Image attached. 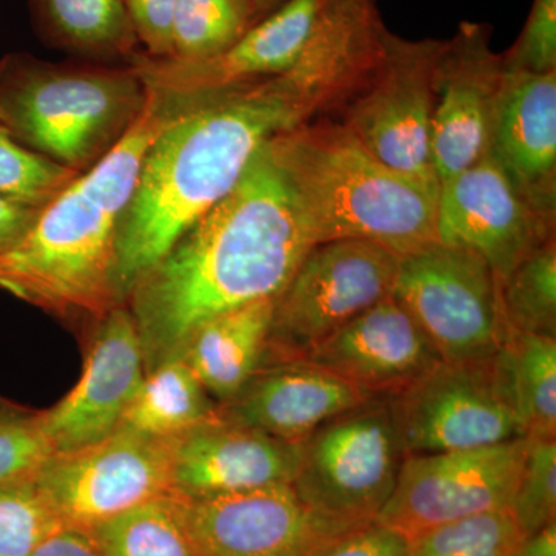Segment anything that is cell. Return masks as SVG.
I'll list each match as a JSON object with an SVG mask.
<instances>
[{
    "instance_id": "obj_30",
    "label": "cell",
    "mask_w": 556,
    "mask_h": 556,
    "mask_svg": "<svg viewBox=\"0 0 556 556\" xmlns=\"http://www.w3.org/2000/svg\"><path fill=\"white\" fill-rule=\"evenodd\" d=\"M64 527L35 478L0 484V556H30Z\"/></svg>"
},
{
    "instance_id": "obj_10",
    "label": "cell",
    "mask_w": 556,
    "mask_h": 556,
    "mask_svg": "<svg viewBox=\"0 0 556 556\" xmlns=\"http://www.w3.org/2000/svg\"><path fill=\"white\" fill-rule=\"evenodd\" d=\"M442 46L444 40H409L390 31L378 68L338 110L339 123L391 169L437 177L431 121L434 68Z\"/></svg>"
},
{
    "instance_id": "obj_14",
    "label": "cell",
    "mask_w": 556,
    "mask_h": 556,
    "mask_svg": "<svg viewBox=\"0 0 556 556\" xmlns=\"http://www.w3.org/2000/svg\"><path fill=\"white\" fill-rule=\"evenodd\" d=\"M177 497L201 556H316L336 538L364 526L318 514L292 484Z\"/></svg>"
},
{
    "instance_id": "obj_34",
    "label": "cell",
    "mask_w": 556,
    "mask_h": 556,
    "mask_svg": "<svg viewBox=\"0 0 556 556\" xmlns=\"http://www.w3.org/2000/svg\"><path fill=\"white\" fill-rule=\"evenodd\" d=\"M503 60L506 70L556 72V0H533L521 35Z\"/></svg>"
},
{
    "instance_id": "obj_7",
    "label": "cell",
    "mask_w": 556,
    "mask_h": 556,
    "mask_svg": "<svg viewBox=\"0 0 556 556\" xmlns=\"http://www.w3.org/2000/svg\"><path fill=\"white\" fill-rule=\"evenodd\" d=\"M399 263V255L371 241L314 244L274 303L262 365L300 361L380 300L390 298Z\"/></svg>"
},
{
    "instance_id": "obj_29",
    "label": "cell",
    "mask_w": 556,
    "mask_h": 556,
    "mask_svg": "<svg viewBox=\"0 0 556 556\" xmlns=\"http://www.w3.org/2000/svg\"><path fill=\"white\" fill-rule=\"evenodd\" d=\"M526 535L510 508L434 527L408 540V556H518Z\"/></svg>"
},
{
    "instance_id": "obj_41",
    "label": "cell",
    "mask_w": 556,
    "mask_h": 556,
    "mask_svg": "<svg viewBox=\"0 0 556 556\" xmlns=\"http://www.w3.org/2000/svg\"><path fill=\"white\" fill-rule=\"evenodd\" d=\"M402 556H408V552H407V554H405V555H402Z\"/></svg>"
},
{
    "instance_id": "obj_39",
    "label": "cell",
    "mask_w": 556,
    "mask_h": 556,
    "mask_svg": "<svg viewBox=\"0 0 556 556\" xmlns=\"http://www.w3.org/2000/svg\"><path fill=\"white\" fill-rule=\"evenodd\" d=\"M518 556H556V522L526 536Z\"/></svg>"
},
{
    "instance_id": "obj_33",
    "label": "cell",
    "mask_w": 556,
    "mask_h": 556,
    "mask_svg": "<svg viewBox=\"0 0 556 556\" xmlns=\"http://www.w3.org/2000/svg\"><path fill=\"white\" fill-rule=\"evenodd\" d=\"M53 455L40 430L38 413L0 404V484L38 475Z\"/></svg>"
},
{
    "instance_id": "obj_6",
    "label": "cell",
    "mask_w": 556,
    "mask_h": 556,
    "mask_svg": "<svg viewBox=\"0 0 556 556\" xmlns=\"http://www.w3.org/2000/svg\"><path fill=\"white\" fill-rule=\"evenodd\" d=\"M405 453L388 396H375L329 420L299 445L292 486L327 517L378 519L396 486Z\"/></svg>"
},
{
    "instance_id": "obj_17",
    "label": "cell",
    "mask_w": 556,
    "mask_h": 556,
    "mask_svg": "<svg viewBox=\"0 0 556 556\" xmlns=\"http://www.w3.org/2000/svg\"><path fill=\"white\" fill-rule=\"evenodd\" d=\"M83 375L72 391L38 413L53 455L110 437L146 378L137 325L124 303L89 324Z\"/></svg>"
},
{
    "instance_id": "obj_28",
    "label": "cell",
    "mask_w": 556,
    "mask_h": 556,
    "mask_svg": "<svg viewBox=\"0 0 556 556\" xmlns=\"http://www.w3.org/2000/svg\"><path fill=\"white\" fill-rule=\"evenodd\" d=\"M500 295L508 331L556 338L555 237L500 281Z\"/></svg>"
},
{
    "instance_id": "obj_16",
    "label": "cell",
    "mask_w": 556,
    "mask_h": 556,
    "mask_svg": "<svg viewBox=\"0 0 556 556\" xmlns=\"http://www.w3.org/2000/svg\"><path fill=\"white\" fill-rule=\"evenodd\" d=\"M438 241L479 255L503 280L555 237L548 222L519 193L492 153L439 182Z\"/></svg>"
},
{
    "instance_id": "obj_12",
    "label": "cell",
    "mask_w": 556,
    "mask_h": 556,
    "mask_svg": "<svg viewBox=\"0 0 556 556\" xmlns=\"http://www.w3.org/2000/svg\"><path fill=\"white\" fill-rule=\"evenodd\" d=\"M172 448L174 439L118 428L87 447L51 455L35 482L65 526L91 532L131 508L174 495Z\"/></svg>"
},
{
    "instance_id": "obj_1",
    "label": "cell",
    "mask_w": 556,
    "mask_h": 556,
    "mask_svg": "<svg viewBox=\"0 0 556 556\" xmlns=\"http://www.w3.org/2000/svg\"><path fill=\"white\" fill-rule=\"evenodd\" d=\"M314 244L269 139L228 195L131 288L124 305L137 325L146 372L181 358L207 321L277 299Z\"/></svg>"
},
{
    "instance_id": "obj_5",
    "label": "cell",
    "mask_w": 556,
    "mask_h": 556,
    "mask_svg": "<svg viewBox=\"0 0 556 556\" xmlns=\"http://www.w3.org/2000/svg\"><path fill=\"white\" fill-rule=\"evenodd\" d=\"M148 105L130 62L0 58V126L31 152L80 175L126 138Z\"/></svg>"
},
{
    "instance_id": "obj_38",
    "label": "cell",
    "mask_w": 556,
    "mask_h": 556,
    "mask_svg": "<svg viewBox=\"0 0 556 556\" xmlns=\"http://www.w3.org/2000/svg\"><path fill=\"white\" fill-rule=\"evenodd\" d=\"M30 556H104L97 538L90 532L64 527L47 538Z\"/></svg>"
},
{
    "instance_id": "obj_3",
    "label": "cell",
    "mask_w": 556,
    "mask_h": 556,
    "mask_svg": "<svg viewBox=\"0 0 556 556\" xmlns=\"http://www.w3.org/2000/svg\"><path fill=\"white\" fill-rule=\"evenodd\" d=\"M170 119L149 101L112 152L78 175L10 251L0 255V289L51 316L89 325L112 306L116 237L146 150Z\"/></svg>"
},
{
    "instance_id": "obj_26",
    "label": "cell",
    "mask_w": 556,
    "mask_h": 556,
    "mask_svg": "<svg viewBox=\"0 0 556 556\" xmlns=\"http://www.w3.org/2000/svg\"><path fill=\"white\" fill-rule=\"evenodd\" d=\"M104 556H201L178 497H159L91 530Z\"/></svg>"
},
{
    "instance_id": "obj_40",
    "label": "cell",
    "mask_w": 556,
    "mask_h": 556,
    "mask_svg": "<svg viewBox=\"0 0 556 556\" xmlns=\"http://www.w3.org/2000/svg\"><path fill=\"white\" fill-rule=\"evenodd\" d=\"M281 2H283V0H254L255 5H257V9L263 16H266L270 11L276 10Z\"/></svg>"
},
{
    "instance_id": "obj_24",
    "label": "cell",
    "mask_w": 556,
    "mask_h": 556,
    "mask_svg": "<svg viewBox=\"0 0 556 556\" xmlns=\"http://www.w3.org/2000/svg\"><path fill=\"white\" fill-rule=\"evenodd\" d=\"M218 417L219 405L185 358H174L146 372L118 428L139 437L175 439Z\"/></svg>"
},
{
    "instance_id": "obj_25",
    "label": "cell",
    "mask_w": 556,
    "mask_h": 556,
    "mask_svg": "<svg viewBox=\"0 0 556 556\" xmlns=\"http://www.w3.org/2000/svg\"><path fill=\"white\" fill-rule=\"evenodd\" d=\"M526 439H556V338L508 332L495 356Z\"/></svg>"
},
{
    "instance_id": "obj_4",
    "label": "cell",
    "mask_w": 556,
    "mask_h": 556,
    "mask_svg": "<svg viewBox=\"0 0 556 556\" xmlns=\"http://www.w3.org/2000/svg\"><path fill=\"white\" fill-rule=\"evenodd\" d=\"M314 243L365 240L399 257L438 243L439 179L391 169L339 121H306L273 138Z\"/></svg>"
},
{
    "instance_id": "obj_23",
    "label": "cell",
    "mask_w": 556,
    "mask_h": 556,
    "mask_svg": "<svg viewBox=\"0 0 556 556\" xmlns=\"http://www.w3.org/2000/svg\"><path fill=\"white\" fill-rule=\"evenodd\" d=\"M51 47L78 60L126 64L141 51L123 0H27Z\"/></svg>"
},
{
    "instance_id": "obj_2",
    "label": "cell",
    "mask_w": 556,
    "mask_h": 556,
    "mask_svg": "<svg viewBox=\"0 0 556 556\" xmlns=\"http://www.w3.org/2000/svg\"><path fill=\"white\" fill-rule=\"evenodd\" d=\"M316 119L289 76L230 91L170 119L146 150L116 237L113 292L131 288L239 182L260 149Z\"/></svg>"
},
{
    "instance_id": "obj_31",
    "label": "cell",
    "mask_w": 556,
    "mask_h": 556,
    "mask_svg": "<svg viewBox=\"0 0 556 556\" xmlns=\"http://www.w3.org/2000/svg\"><path fill=\"white\" fill-rule=\"evenodd\" d=\"M78 177L76 172L43 159L20 144L0 126V193L46 206Z\"/></svg>"
},
{
    "instance_id": "obj_20",
    "label": "cell",
    "mask_w": 556,
    "mask_h": 556,
    "mask_svg": "<svg viewBox=\"0 0 556 556\" xmlns=\"http://www.w3.org/2000/svg\"><path fill=\"white\" fill-rule=\"evenodd\" d=\"M375 397L308 362L262 365L219 416L300 445L314 431Z\"/></svg>"
},
{
    "instance_id": "obj_42",
    "label": "cell",
    "mask_w": 556,
    "mask_h": 556,
    "mask_svg": "<svg viewBox=\"0 0 556 556\" xmlns=\"http://www.w3.org/2000/svg\"><path fill=\"white\" fill-rule=\"evenodd\" d=\"M0 404H2V401H0Z\"/></svg>"
},
{
    "instance_id": "obj_13",
    "label": "cell",
    "mask_w": 556,
    "mask_h": 556,
    "mask_svg": "<svg viewBox=\"0 0 556 556\" xmlns=\"http://www.w3.org/2000/svg\"><path fill=\"white\" fill-rule=\"evenodd\" d=\"M526 447V438H519L492 447L407 456L376 521L408 541L457 519L510 508Z\"/></svg>"
},
{
    "instance_id": "obj_27",
    "label": "cell",
    "mask_w": 556,
    "mask_h": 556,
    "mask_svg": "<svg viewBox=\"0 0 556 556\" xmlns=\"http://www.w3.org/2000/svg\"><path fill=\"white\" fill-rule=\"evenodd\" d=\"M254 0H177L172 58L203 61L230 49L263 20Z\"/></svg>"
},
{
    "instance_id": "obj_19",
    "label": "cell",
    "mask_w": 556,
    "mask_h": 556,
    "mask_svg": "<svg viewBox=\"0 0 556 556\" xmlns=\"http://www.w3.org/2000/svg\"><path fill=\"white\" fill-rule=\"evenodd\" d=\"M299 445L223 419L174 439V495L206 497L273 484H291Z\"/></svg>"
},
{
    "instance_id": "obj_36",
    "label": "cell",
    "mask_w": 556,
    "mask_h": 556,
    "mask_svg": "<svg viewBox=\"0 0 556 556\" xmlns=\"http://www.w3.org/2000/svg\"><path fill=\"white\" fill-rule=\"evenodd\" d=\"M407 552V538L372 521L336 538L316 556H402Z\"/></svg>"
},
{
    "instance_id": "obj_15",
    "label": "cell",
    "mask_w": 556,
    "mask_h": 556,
    "mask_svg": "<svg viewBox=\"0 0 556 556\" xmlns=\"http://www.w3.org/2000/svg\"><path fill=\"white\" fill-rule=\"evenodd\" d=\"M504 78L503 54L492 49V27L463 22L444 40L434 68L431 163L439 182L492 152L493 119Z\"/></svg>"
},
{
    "instance_id": "obj_22",
    "label": "cell",
    "mask_w": 556,
    "mask_h": 556,
    "mask_svg": "<svg viewBox=\"0 0 556 556\" xmlns=\"http://www.w3.org/2000/svg\"><path fill=\"white\" fill-rule=\"evenodd\" d=\"M274 303L260 300L223 314L189 340L181 358L218 405L232 401L262 365Z\"/></svg>"
},
{
    "instance_id": "obj_35",
    "label": "cell",
    "mask_w": 556,
    "mask_h": 556,
    "mask_svg": "<svg viewBox=\"0 0 556 556\" xmlns=\"http://www.w3.org/2000/svg\"><path fill=\"white\" fill-rule=\"evenodd\" d=\"M142 51L152 58H172V22L177 0H123Z\"/></svg>"
},
{
    "instance_id": "obj_9",
    "label": "cell",
    "mask_w": 556,
    "mask_h": 556,
    "mask_svg": "<svg viewBox=\"0 0 556 556\" xmlns=\"http://www.w3.org/2000/svg\"><path fill=\"white\" fill-rule=\"evenodd\" d=\"M321 0H283L230 49L203 61L152 58L130 60L164 118L175 119L204 102L285 75L313 35Z\"/></svg>"
},
{
    "instance_id": "obj_18",
    "label": "cell",
    "mask_w": 556,
    "mask_h": 556,
    "mask_svg": "<svg viewBox=\"0 0 556 556\" xmlns=\"http://www.w3.org/2000/svg\"><path fill=\"white\" fill-rule=\"evenodd\" d=\"M300 361L327 369L372 396H394L442 362L393 295L380 300Z\"/></svg>"
},
{
    "instance_id": "obj_21",
    "label": "cell",
    "mask_w": 556,
    "mask_h": 556,
    "mask_svg": "<svg viewBox=\"0 0 556 556\" xmlns=\"http://www.w3.org/2000/svg\"><path fill=\"white\" fill-rule=\"evenodd\" d=\"M490 153L519 193L555 223L556 72L504 68Z\"/></svg>"
},
{
    "instance_id": "obj_8",
    "label": "cell",
    "mask_w": 556,
    "mask_h": 556,
    "mask_svg": "<svg viewBox=\"0 0 556 556\" xmlns=\"http://www.w3.org/2000/svg\"><path fill=\"white\" fill-rule=\"evenodd\" d=\"M391 295L419 325L442 362L492 361L510 332L501 308L500 280L467 249L438 241L402 257Z\"/></svg>"
},
{
    "instance_id": "obj_32",
    "label": "cell",
    "mask_w": 556,
    "mask_h": 556,
    "mask_svg": "<svg viewBox=\"0 0 556 556\" xmlns=\"http://www.w3.org/2000/svg\"><path fill=\"white\" fill-rule=\"evenodd\" d=\"M526 457L510 510L526 536L556 522V439H526Z\"/></svg>"
},
{
    "instance_id": "obj_37",
    "label": "cell",
    "mask_w": 556,
    "mask_h": 556,
    "mask_svg": "<svg viewBox=\"0 0 556 556\" xmlns=\"http://www.w3.org/2000/svg\"><path fill=\"white\" fill-rule=\"evenodd\" d=\"M42 207L0 193V255L10 251L27 233Z\"/></svg>"
},
{
    "instance_id": "obj_11",
    "label": "cell",
    "mask_w": 556,
    "mask_h": 556,
    "mask_svg": "<svg viewBox=\"0 0 556 556\" xmlns=\"http://www.w3.org/2000/svg\"><path fill=\"white\" fill-rule=\"evenodd\" d=\"M388 401L407 456L525 438L495 357L477 364L439 362Z\"/></svg>"
}]
</instances>
